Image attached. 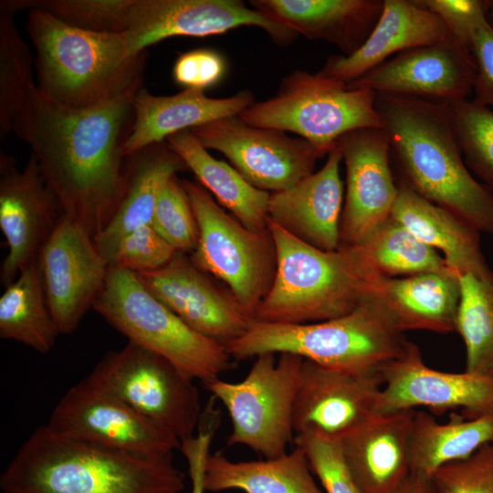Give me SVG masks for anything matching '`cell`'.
I'll list each match as a JSON object with an SVG mask.
<instances>
[{
	"instance_id": "obj_43",
	"label": "cell",
	"mask_w": 493,
	"mask_h": 493,
	"mask_svg": "<svg viewBox=\"0 0 493 493\" xmlns=\"http://www.w3.org/2000/svg\"><path fill=\"white\" fill-rule=\"evenodd\" d=\"M434 13L446 26L450 36L470 50L476 30L488 20L490 0H414Z\"/></svg>"
},
{
	"instance_id": "obj_47",
	"label": "cell",
	"mask_w": 493,
	"mask_h": 493,
	"mask_svg": "<svg viewBox=\"0 0 493 493\" xmlns=\"http://www.w3.org/2000/svg\"><path fill=\"white\" fill-rule=\"evenodd\" d=\"M393 493H433L430 478L410 475Z\"/></svg>"
},
{
	"instance_id": "obj_41",
	"label": "cell",
	"mask_w": 493,
	"mask_h": 493,
	"mask_svg": "<svg viewBox=\"0 0 493 493\" xmlns=\"http://www.w3.org/2000/svg\"><path fill=\"white\" fill-rule=\"evenodd\" d=\"M294 441L305 451L310 469L320 479L324 493H361L343 459L340 440L300 434L296 435Z\"/></svg>"
},
{
	"instance_id": "obj_13",
	"label": "cell",
	"mask_w": 493,
	"mask_h": 493,
	"mask_svg": "<svg viewBox=\"0 0 493 493\" xmlns=\"http://www.w3.org/2000/svg\"><path fill=\"white\" fill-rule=\"evenodd\" d=\"M256 26L279 46L299 35L273 16L241 0H132L121 36L128 58L172 37H208Z\"/></svg>"
},
{
	"instance_id": "obj_26",
	"label": "cell",
	"mask_w": 493,
	"mask_h": 493,
	"mask_svg": "<svg viewBox=\"0 0 493 493\" xmlns=\"http://www.w3.org/2000/svg\"><path fill=\"white\" fill-rule=\"evenodd\" d=\"M186 169L167 142L152 144L125 159L121 200L105 228L93 239L108 266L125 236L151 225L163 187L178 172Z\"/></svg>"
},
{
	"instance_id": "obj_44",
	"label": "cell",
	"mask_w": 493,
	"mask_h": 493,
	"mask_svg": "<svg viewBox=\"0 0 493 493\" xmlns=\"http://www.w3.org/2000/svg\"><path fill=\"white\" fill-rule=\"evenodd\" d=\"M226 71V60L212 48L181 54L173 67V80L184 89L204 90L219 83Z\"/></svg>"
},
{
	"instance_id": "obj_30",
	"label": "cell",
	"mask_w": 493,
	"mask_h": 493,
	"mask_svg": "<svg viewBox=\"0 0 493 493\" xmlns=\"http://www.w3.org/2000/svg\"><path fill=\"white\" fill-rule=\"evenodd\" d=\"M166 142L223 208L251 230L267 228L270 193L256 188L232 165L214 158L189 130Z\"/></svg>"
},
{
	"instance_id": "obj_24",
	"label": "cell",
	"mask_w": 493,
	"mask_h": 493,
	"mask_svg": "<svg viewBox=\"0 0 493 493\" xmlns=\"http://www.w3.org/2000/svg\"><path fill=\"white\" fill-rule=\"evenodd\" d=\"M255 102L250 90L227 98H210L204 90L192 89L171 96H156L142 87L131 100L133 120L122 144V154L127 158L182 131L239 116Z\"/></svg>"
},
{
	"instance_id": "obj_5",
	"label": "cell",
	"mask_w": 493,
	"mask_h": 493,
	"mask_svg": "<svg viewBox=\"0 0 493 493\" xmlns=\"http://www.w3.org/2000/svg\"><path fill=\"white\" fill-rule=\"evenodd\" d=\"M26 28L37 53L36 87L50 100L84 109L142 88L147 53L128 58L121 34L77 28L38 8L29 10Z\"/></svg>"
},
{
	"instance_id": "obj_39",
	"label": "cell",
	"mask_w": 493,
	"mask_h": 493,
	"mask_svg": "<svg viewBox=\"0 0 493 493\" xmlns=\"http://www.w3.org/2000/svg\"><path fill=\"white\" fill-rule=\"evenodd\" d=\"M152 226L177 252L192 254L198 243V226L188 197L176 175L163 187L156 204Z\"/></svg>"
},
{
	"instance_id": "obj_4",
	"label": "cell",
	"mask_w": 493,
	"mask_h": 493,
	"mask_svg": "<svg viewBox=\"0 0 493 493\" xmlns=\"http://www.w3.org/2000/svg\"><path fill=\"white\" fill-rule=\"evenodd\" d=\"M277 249L273 283L255 319L282 324L325 321L346 315L377 290L383 277L364 245L323 251L267 221Z\"/></svg>"
},
{
	"instance_id": "obj_28",
	"label": "cell",
	"mask_w": 493,
	"mask_h": 493,
	"mask_svg": "<svg viewBox=\"0 0 493 493\" xmlns=\"http://www.w3.org/2000/svg\"><path fill=\"white\" fill-rule=\"evenodd\" d=\"M376 294L402 332L456 331L460 286L457 274L450 269L383 278Z\"/></svg>"
},
{
	"instance_id": "obj_16",
	"label": "cell",
	"mask_w": 493,
	"mask_h": 493,
	"mask_svg": "<svg viewBox=\"0 0 493 493\" xmlns=\"http://www.w3.org/2000/svg\"><path fill=\"white\" fill-rule=\"evenodd\" d=\"M337 143L346 170L340 246L361 245L391 216L398 195L391 149L381 128L351 131Z\"/></svg>"
},
{
	"instance_id": "obj_17",
	"label": "cell",
	"mask_w": 493,
	"mask_h": 493,
	"mask_svg": "<svg viewBox=\"0 0 493 493\" xmlns=\"http://www.w3.org/2000/svg\"><path fill=\"white\" fill-rule=\"evenodd\" d=\"M383 384L381 372H354L304 359L294 404V433L341 440L377 414Z\"/></svg>"
},
{
	"instance_id": "obj_33",
	"label": "cell",
	"mask_w": 493,
	"mask_h": 493,
	"mask_svg": "<svg viewBox=\"0 0 493 493\" xmlns=\"http://www.w3.org/2000/svg\"><path fill=\"white\" fill-rule=\"evenodd\" d=\"M58 335L37 258L20 270L0 298V337L46 353L53 348Z\"/></svg>"
},
{
	"instance_id": "obj_34",
	"label": "cell",
	"mask_w": 493,
	"mask_h": 493,
	"mask_svg": "<svg viewBox=\"0 0 493 493\" xmlns=\"http://www.w3.org/2000/svg\"><path fill=\"white\" fill-rule=\"evenodd\" d=\"M456 331L466 349V372L493 377V272L458 274Z\"/></svg>"
},
{
	"instance_id": "obj_2",
	"label": "cell",
	"mask_w": 493,
	"mask_h": 493,
	"mask_svg": "<svg viewBox=\"0 0 493 493\" xmlns=\"http://www.w3.org/2000/svg\"><path fill=\"white\" fill-rule=\"evenodd\" d=\"M375 109L398 183L478 232L493 234V192L469 172L446 103L377 94Z\"/></svg>"
},
{
	"instance_id": "obj_40",
	"label": "cell",
	"mask_w": 493,
	"mask_h": 493,
	"mask_svg": "<svg viewBox=\"0 0 493 493\" xmlns=\"http://www.w3.org/2000/svg\"><path fill=\"white\" fill-rule=\"evenodd\" d=\"M430 482L433 493H493V443L440 467Z\"/></svg>"
},
{
	"instance_id": "obj_11",
	"label": "cell",
	"mask_w": 493,
	"mask_h": 493,
	"mask_svg": "<svg viewBox=\"0 0 493 493\" xmlns=\"http://www.w3.org/2000/svg\"><path fill=\"white\" fill-rule=\"evenodd\" d=\"M88 378L181 443L195 435L203 414L198 389L162 356L128 341L108 352Z\"/></svg>"
},
{
	"instance_id": "obj_14",
	"label": "cell",
	"mask_w": 493,
	"mask_h": 493,
	"mask_svg": "<svg viewBox=\"0 0 493 493\" xmlns=\"http://www.w3.org/2000/svg\"><path fill=\"white\" fill-rule=\"evenodd\" d=\"M206 150L225 155L253 186L267 192L287 190L314 172L319 152L306 140L251 126L239 116L189 130Z\"/></svg>"
},
{
	"instance_id": "obj_7",
	"label": "cell",
	"mask_w": 493,
	"mask_h": 493,
	"mask_svg": "<svg viewBox=\"0 0 493 493\" xmlns=\"http://www.w3.org/2000/svg\"><path fill=\"white\" fill-rule=\"evenodd\" d=\"M92 308L129 341L166 359L193 381L204 383L229 368L225 345L187 326L132 272L109 267Z\"/></svg>"
},
{
	"instance_id": "obj_45",
	"label": "cell",
	"mask_w": 493,
	"mask_h": 493,
	"mask_svg": "<svg viewBox=\"0 0 493 493\" xmlns=\"http://www.w3.org/2000/svg\"><path fill=\"white\" fill-rule=\"evenodd\" d=\"M470 51L476 65L473 100L493 109V27L488 20L476 30Z\"/></svg>"
},
{
	"instance_id": "obj_10",
	"label": "cell",
	"mask_w": 493,
	"mask_h": 493,
	"mask_svg": "<svg viewBox=\"0 0 493 493\" xmlns=\"http://www.w3.org/2000/svg\"><path fill=\"white\" fill-rule=\"evenodd\" d=\"M198 226L190 255L202 271L221 280L254 317L276 273L277 249L268 227L255 231L227 213L198 182L182 180Z\"/></svg>"
},
{
	"instance_id": "obj_22",
	"label": "cell",
	"mask_w": 493,
	"mask_h": 493,
	"mask_svg": "<svg viewBox=\"0 0 493 493\" xmlns=\"http://www.w3.org/2000/svg\"><path fill=\"white\" fill-rule=\"evenodd\" d=\"M341 162L337 143L319 171L287 190L270 194L267 221L318 249L337 250L344 202Z\"/></svg>"
},
{
	"instance_id": "obj_23",
	"label": "cell",
	"mask_w": 493,
	"mask_h": 493,
	"mask_svg": "<svg viewBox=\"0 0 493 493\" xmlns=\"http://www.w3.org/2000/svg\"><path fill=\"white\" fill-rule=\"evenodd\" d=\"M415 409L375 414L340 440L361 493H393L410 476L409 446Z\"/></svg>"
},
{
	"instance_id": "obj_12",
	"label": "cell",
	"mask_w": 493,
	"mask_h": 493,
	"mask_svg": "<svg viewBox=\"0 0 493 493\" xmlns=\"http://www.w3.org/2000/svg\"><path fill=\"white\" fill-rule=\"evenodd\" d=\"M55 433L112 450L173 458L181 442L88 376L59 399L46 424Z\"/></svg>"
},
{
	"instance_id": "obj_27",
	"label": "cell",
	"mask_w": 493,
	"mask_h": 493,
	"mask_svg": "<svg viewBox=\"0 0 493 493\" xmlns=\"http://www.w3.org/2000/svg\"><path fill=\"white\" fill-rule=\"evenodd\" d=\"M250 5L299 36L331 43L349 56L372 31L383 0H253Z\"/></svg>"
},
{
	"instance_id": "obj_29",
	"label": "cell",
	"mask_w": 493,
	"mask_h": 493,
	"mask_svg": "<svg viewBox=\"0 0 493 493\" xmlns=\"http://www.w3.org/2000/svg\"><path fill=\"white\" fill-rule=\"evenodd\" d=\"M397 184L393 219L442 253L447 267L454 273L477 272L488 267L481 250L480 232L405 185Z\"/></svg>"
},
{
	"instance_id": "obj_42",
	"label": "cell",
	"mask_w": 493,
	"mask_h": 493,
	"mask_svg": "<svg viewBox=\"0 0 493 493\" xmlns=\"http://www.w3.org/2000/svg\"><path fill=\"white\" fill-rule=\"evenodd\" d=\"M176 253L152 225H146L121 240L109 267L134 274L153 271L166 265Z\"/></svg>"
},
{
	"instance_id": "obj_37",
	"label": "cell",
	"mask_w": 493,
	"mask_h": 493,
	"mask_svg": "<svg viewBox=\"0 0 493 493\" xmlns=\"http://www.w3.org/2000/svg\"><path fill=\"white\" fill-rule=\"evenodd\" d=\"M446 103L467 168L493 190V110L467 98Z\"/></svg>"
},
{
	"instance_id": "obj_25",
	"label": "cell",
	"mask_w": 493,
	"mask_h": 493,
	"mask_svg": "<svg viewBox=\"0 0 493 493\" xmlns=\"http://www.w3.org/2000/svg\"><path fill=\"white\" fill-rule=\"evenodd\" d=\"M450 37L442 20L414 0H383L380 18L362 46L349 56L329 57L318 73L348 84L394 53Z\"/></svg>"
},
{
	"instance_id": "obj_8",
	"label": "cell",
	"mask_w": 493,
	"mask_h": 493,
	"mask_svg": "<svg viewBox=\"0 0 493 493\" xmlns=\"http://www.w3.org/2000/svg\"><path fill=\"white\" fill-rule=\"evenodd\" d=\"M376 95L366 89H348L318 72L295 69L281 79L273 97L253 103L239 118L251 126L297 134L322 158L345 134L380 128Z\"/></svg>"
},
{
	"instance_id": "obj_38",
	"label": "cell",
	"mask_w": 493,
	"mask_h": 493,
	"mask_svg": "<svg viewBox=\"0 0 493 493\" xmlns=\"http://www.w3.org/2000/svg\"><path fill=\"white\" fill-rule=\"evenodd\" d=\"M17 12L43 9L65 24L83 30L121 34L132 0H10Z\"/></svg>"
},
{
	"instance_id": "obj_18",
	"label": "cell",
	"mask_w": 493,
	"mask_h": 493,
	"mask_svg": "<svg viewBox=\"0 0 493 493\" xmlns=\"http://www.w3.org/2000/svg\"><path fill=\"white\" fill-rule=\"evenodd\" d=\"M141 283L187 326L223 345L241 337L255 317L228 289L177 252L163 267L136 274Z\"/></svg>"
},
{
	"instance_id": "obj_48",
	"label": "cell",
	"mask_w": 493,
	"mask_h": 493,
	"mask_svg": "<svg viewBox=\"0 0 493 493\" xmlns=\"http://www.w3.org/2000/svg\"><path fill=\"white\" fill-rule=\"evenodd\" d=\"M488 21L493 27V4L489 9V12L488 14Z\"/></svg>"
},
{
	"instance_id": "obj_19",
	"label": "cell",
	"mask_w": 493,
	"mask_h": 493,
	"mask_svg": "<svg viewBox=\"0 0 493 493\" xmlns=\"http://www.w3.org/2000/svg\"><path fill=\"white\" fill-rule=\"evenodd\" d=\"M376 413L429 407L435 411L461 408L475 418L493 413V377L467 372H446L425 365L416 344L385 364Z\"/></svg>"
},
{
	"instance_id": "obj_20",
	"label": "cell",
	"mask_w": 493,
	"mask_h": 493,
	"mask_svg": "<svg viewBox=\"0 0 493 493\" xmlns=\"http://www.w3.org/2000/svg\"><path fill=\"white\" fill-rule=\"evenodd\" d=\"M475 75L471 51L450 37L398 53L346 86L449 102L467 98Z\"/></svg>"
},
{
	"instance_id": "obj_32",
	"label": "cell",
	"mask_w": 493,
	"mask_h": 493,
	"mask_svg": "<svg viewBox=\"0 0 493 493\" xmlns=\"http://www.w3.org/2000/svg\"><path fill=\"white\" fill-rule=\"evenodd\" d=\"M493 443V413L463 420L456 416L440 424L425 411L414 415L410 446V475L430 478L440 467L464 459Z\"/></svg>"
},
{
	"instance_id": "obj_1",
	"label": "cell",
	"mask_w": 493,
	"mask_h": 493,
	"mask_svg": "<svg viewBox=\"0 0 493 493\" xmlns=\"http://www.w3.org/2000/svg\"><path fill=\"white\" fill-rule=\"evenodd\" d=\"M133 96L73 109L36 87L12 124L11 131L29 146L62 215L92 239L105 228L122 194L121 148L133 120Z\"/></svg>"
},
{
	"instance_id": "obj_46",
	"label": "cell",
	"mask_w": 493,
	"mask_h": 493,
	"mask_svg": "<svg viewBox=\"0 0 493 493\" xmlns=\"http://www.w3.org/2000/svg\"><path fill=\"white\" fill-rule=\"evenodd\" d=\"M214 434L208 430H199L194 436L181 443L180 450L184 456L192 483L191 493H204V467L209 454Z\"/></svg>"
},
{
	"instance_id": "obj_21",
	"label": "cell",
	"mask_w": 493,
	"mask_h": 493,
	"mask_svg": "<svg viewBox=\"0 0 493 493\" xmlns=\"http://www.w3.org/2000/svg\"><path fill=\"white\" fill-rule=\"evenodd\" d=\"M0 171V228L8 247L0 280L6 288L37 258L62 212L33 155L17 170L13 159L1 153Z\"/></svg>"
},
{
	"instance_id": "obj_36",
	"label": "cell",
	"mask_w": 493,
	"mask_h": 493,
	"mask_svg": "<svg viewBox=\"0 0 493 493\" xmlns=\"http://www.w3.org/2000/svg\"><path fill=\"white\" fill-rule=\"evenodd\" d=\"M362 245L383 278H405L449 269L440 253L391 216Z\"/></svg>"
},
{
	"instance_id": "obj_6",
	"label": "cell",
	"mask_w": 493,
	"mask_h": 493,
	"mask_svg": "<svg viewBox=\"0 0 493 493\" xmlns=\"http://www.w3.org/2000/svg\"><path fill=\"white\" fill-rule=\"evenodd\" d=\"M407 342L375 291L351 312L325 321L282 324L255 319L226 348L237 361L266 352L291 353L323 366L370 373L380 372Z\"/></svg>"
},
{
	"instance_id": "obj_31",
	"label": "cell",
	"mask_w": 493,
	"mask_h": 493,
	"mask_svg": "<svg viewBox=\"0 0 493 493\" xmlns=\"http://www.w3.org/2000/svg\"><path fill=\"white\" fill-rule=\"evenodd\" d=\"M203 486L211 492L324 493L312 477L305 451L298 446L290 453L265 460L234 462L220 453H209Z\"/></svg>"
},
{
	"instance_id": "obj_9",
	"label": "cell",
	"mask_w": 493,
	"mask_h": 493,
	"mask_svg": "<svg viewBox=\"0 0 493 493\" xmlns=\"http://www.w3.org/2000/svg\"><path fill=\"white\" fill-rule=\"evenodd\" d=\"M257 355L238 383L215 378L204 383L226 407L232 423L228 446H248L265 458L287 453L293 439V412L303 358L291 353Z\"/></svg>"
},
{
	"instance_id": "obj_35",
	"label": "cell",
	"mask_w": 493,
	"mask_h": 493,
	"mask_svg": "<svg viewBox=\"0 0 493 493\" xmlns=\"http://www.w3.org/2000/svg\"><path fill=\"white\" fill-rule=\"evenodd\" d=\"M16 11L8 0L0 2V131H11L13 121L36 88L33 60L15 23Z\"/></svg>"
},
{
	"instance_id": "obj_3",
	"label": "cell",
	"mask_w": 493,
	"mask_h": 493,
	"mask_svg": "<svg viewBox=\"0 0 493 493\" xmlns=\"http://www.w3.org/2000/svg\"><path fill=\"white\" fill-rule=\"evenodd\" d=\"M173 458L100 447L37 428L0 477L4 493H181Z\"/></svg>"
},
{
	"instance_id": "obj_15",
	"label": "cell",
	"mask_w": 493,
	"mask_h": 493,
	"mask_svg": "<svg viewBox=\"0 0 493 493\" xmlns=\"http://www.w3.org/2000/svg\"><path fill=\"white\" fill-rule=\"evenodd\" d=\"M47 307L60 334L79 325L103 288L108 263L92 237L61 215L37 256Z\"/></svg>"
}]
</instances>
